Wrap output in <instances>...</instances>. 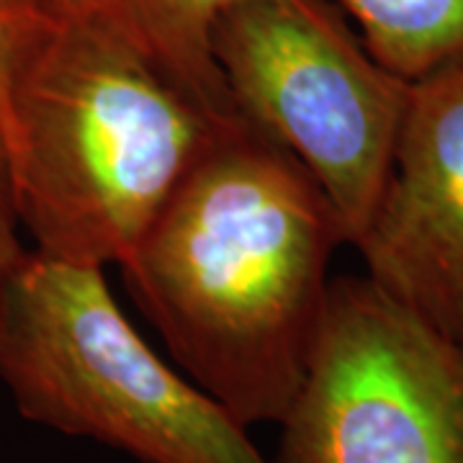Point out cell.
<instances>
[{
    "mask_svg": "<svg viewBox=\"0 0 463 463\" xmlns=\"http://www.w3.org/2000/svg\"><path fill=\"white\" fill-rule=\"evenodd\" d=\"M212 52L237 114L312 173L355 245L389 178L410 80L332 0H234Z\"/></svg>",
    "mask_w": 463,
    "mask_h": 463,
    "instance_id": "cell-4",
    "label": "cell"
},
{
    "mask_svg": "<svg viewBox=\"0 0 463 463\" xmlns=\"http://www.w3.org/2000/svg\"><path fill=\"white\" fill-rule=\"evenodd\" d=\"M0 381L29 422L139 463H276L145 343L106 268L29 250L0 301Z\"/></svg>",
    "mask_w": 463,
    "mask_h": 463,
    "instance_id": "cell-3",
    "label": "cell"
},
{
    "mask_svg": "<svg viewBox=\"0 0 463 463\" xmlns=\"http://www.w3.org/2000/svg\"><path fill=\"white\" fill-rule=\"evenodd\" d=\"M21 16H24V0H0V78L14 47Z\"/></svg>",
    "mask_w": 463,
    "mask_h": 463,
    "instance_id": "cell-10",
    "label": "cell"
},
{
    "mask_svg": "<svg viewBox=\"0 0 463 463\" xmlns=\"http://www.w3.org/2000/svg\"><path fill=\"white\" fill-rule=\"evenodd\" d=\"M368 52L404 80L463 57V0H332Z\"/></svg>",
    "mask_w": 463,
    "mask_h": 463,
    "instance_id": "cell-7",
    "label": "cell"
},
{
    "mask_svg": "<svg viewBox=\"0 0 463 463\" xmlns=\"http://www.w3.org/2000/svg\"><path fill=\"white\" fill-rule=\"evenodd\" d=\"M145 42L178 78L224 111H237L214 62L212 33L234 0H83Z\"/></svg>",
    "mask_w": 463,
    "mask_h": 463,
    "instance_id": "cell-8",
    "label": "cell"
},
{
    "mask_svg": "<svg viewBox=\"0 0 463 463\" xmlns=\"http://www.w3.org/2000/svg\"><path fill=\"white\" fill-rule=\"evenodd\" d=\"M281 430L276 463H463V337L335 279Z\"/></svg>",
    "mask_w": 463,
    "mask_h": 463,
    "instance_id": "cell-5",
    "label": "cell"
},
{
    "mask_svg": "<svg viewBox=\"0 0 463 463\" xmlns=\"http://www.w3.org/2000/svg\"><path fill=\"white\" fill-rule=\"evenodd\" d=\"M353 248L386 297L463 337V57L410 80L389 178Z\"/></svg>",
    "mask_w": 463,
    "mask_h": 463,
    "instance_id": "cell-6",
    "label": "cell"
},
{
    "mask_svg": "<svg viewBox=\"0 0 463 463\" xmlns=\"http://www.w3.org/2000/svg\"><path fill=\"white\" fill-rule=\"evenodd\" d=\"M83 0H42L0 99L21 224L65 263L118 265L237 118Z\"/></svg>",
    "mask_w": 463,
    "mask_h": 463,
    "instance_id": "cell-2",
    "label": "cell"
},
{
    "mask_svg": "<svg viewBox=\"0 0 463 463\" xmlns=\"http://www.w3.org/2000/svg\"><path fill=\"white\" fill-rule=\"evenodd\" d=\"M21 230H24V224H21V214H18L14 167H11L5 132L0 124V301L5 297L21 263L29 255V250L21 242Z\"/></svg>",
    "mask_w": 463,
    "mask_h": 463,
    "instance_id": "cell-9",
    "label": "cell"
},
{
    "mask_svg": "<svg viewBox=\"0 0 463 463\" xmlns=\"http://www.w3.org/2000/svg\"><path fill=\"white\" fill-rule=\"evenodd\" d=\"M340 245L312 173L237 116L116 268L175 365L250 430L297 399Z\"/></svg>",
    "mask_w": 463,
    "mask_h": 463,
    "instance_id": "cell-1",
    "label": "cell"
}]
</instances>
